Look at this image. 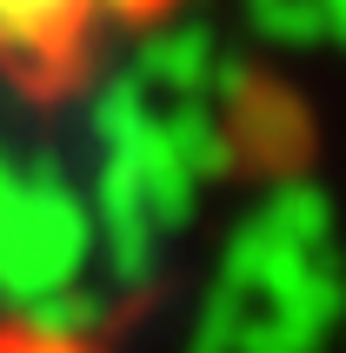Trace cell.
Masks as SVG:
<instances>
[{"label":"cell","mask_w":346,"mask_h":353,"mask_svg":"<svg viewBox=\"0 0 346 353\" xmlns=\"http://www.w3.org/2000/svg\"><path fill=\"white\" fill-rule=\"evenodd\" d=\"M127 0H0V67L20 80H74Z\"/></svg>","instance_id":"obj_1"}]
</instances>
